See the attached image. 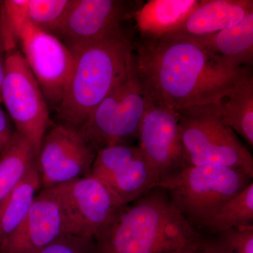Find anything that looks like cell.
<instances>
[{
	"label": "cell",
	"mask_w": 253,
	"mask_h": 253,
	"mask_svg": "<svg viewBox=\"0 0 253 253\" xmlns=\"http://www.w3.org/2000/svg\"><path fill=\"white\" fill-rule=\"evenodd\" d=\"M204 234L156 186L118 210L95 237L91 253H181Z\"/></svg>",
	"instance_id": "2"
},
{
	"label": "cell",
	"mask_w": 253,
	"mask_h": 253,
	"mask_svg": "<svg viewBox=\"0 0 253 253\" xmlns=\"http://www.w3.org/2000/svg\"><path fill=\"white\" fill-rule=\"evenodd\" d=\"M181 253H234L230 245L221 234H204L199 241Z\"/></svg>",
	"instance_id": "25"
},
{
	"label": "cell",
	"mask_w": 253,
	"mask_h": 253,
	"mask_svg": "<svg viewBox=\"0 0 253 253\" xmlns=\"http://www.w3.org/2000/svg\"><path fill=\"white\" fill-rule=\"evenodd\" d=\"M5 66L2 103L16 131L27 138L38 155L49 123L47 103L18 47L5 52Z\"/></svg>",
	"instance_id": "7"
},
{
	"label": "cell",
	"mask_w": 253,
	"mask_h": 253,
	"mask_svg": "<svg viewBox=\"0 0 253 253\" xmlns=\"http://www.w3.org/2000/svg\"><path fill=\"white\" fill-rule=\"evenodd\" d=\"M68 235L92 240L123 206L98 178L87 174L55 186Z\"/></svg>",
	"instance_id": "9"
},
{
	"label": "cell",
	"mask_w": 253,
	"mask_h": 253,
	"mask_svg": "<svg viewBox=\"0 0 253 253\" xmlns=\"http://www.w3.org/2000/svg\"><path fill=\"white\" fill-rule=\"evenodd\" d=\"M14 132L9 118L0 107V154L9 143Z\"/></svg>",
	"instance_id": "27"
},
{
	"label": "cell",
	"mask_w": 253,
	"mask_h": 253,
	"mask_svg": "<svg viewBox=\"0 0 253 253\" xmlns=\"http://www.w3.org/2000/svg\"><path fill=\"white\" fill-rule=\"evenodd\" d=\"M5 53L0 50V105L2 104L1 91H2L3 83L5 76Z\"/></svg>",
	"instance_id": "28"
},
{
	"label": "cell",
	"mask_w": 253,
	"mask_h": 253,
	"mask_svg": "<svg viewBox=\"0 0 253 253\" xmlns=\"http://www.w3.org/2000/svg\"><path fill=\"white\" fill-rule=\"evenodd\" d=\"M186 166L226 168L253 178V157L221 118L217 104L177 111Z\"/></svg>",
	"instance_id": "4"
},
{
	"label": "cell",
	"mask_w": 253,
	"mask_h": 253,
	"mask_svg": "<svg viewBox=\"0 0 253 253\" xmlns=\"http://www.w3.org/2000/svg\"><path fill=\"white\" fill-rule=\"evenodd\" d=\"M201 2V0H150L132 17L141 39H160L172 33Z\"/></svg>",
	"instance_id": "15"
},
{
	"label": "cell",
	"mask_w": 253,
	"mask_h": 253,
	"mask_svg": "<svg viewBox=\"0 0 253 253\" xmlns=\"http://www.w3.org/2000/svg\"><path fill=\"white\" fill-rule=\"evenodd\" d=\"M135 43L123 28L71 51L72 69L57 108L60 124L81 131L91 113L121 81L134 59Z\"/></svg>",
	"instance_id": "3"
},
{
	"label": "cell",
	"mask_w": 253,
	"mask_h": 253,
	"mask_svg": "<svg viewBox=\"0 0 253 253\" xmlns=\"http://www.w3.org/2000/svg\"><path fill=\"white\" fill-rule=\"evenodd\" d=\"M18 44L46 103L58 108L72 69L71 50L59 38L30 21L23 28Z\"/></svg>",
	"instance_id": "11"
},
{
	"label": "cell",
	"mask_w": 253,
	"mask_h": 253,
	"mask_svg": "<svg viewBox=\"0 0 253 253\" xmlns=\"http://www.w3.org/2000/svg\"><path fill=\"white\" fill-rule=\"evenodd\" d=\"M252 181L230 168L185 166L158 186L167 191L174 206L199 230L221 205Z\"/></svg>",
	"instance_id": "5"
},
{
	"label": "cell",
	"mask_w": 253,
	"mask_h": 253,
	"mask_svg": "<svg viewBox=\"0 0 253 253\" xmlns=\"http://www.w3.org/2000/svg\"><path fill=\"white\" fill-rule=\"evenodd\" d=\"M253 226V182L224 203L200 227L216 235L229 229Z\"/></svg>",
	"instance_id": "21"
},
{
	"label": "cell",
	"mask_w": 253,
	"mask_h": 253,
	"mask_svg": "<svg viewBox=\"0 0 253 253\" xmlns=\"http://www.w3.org/2000/svg\"><path fill=\"white\" fill-rule=\"evenodd\" d=\"M41 189L36 163L0 204V248L22 224Z\"/></svg>",
	"instance_id": "19"
},
{
	"label": "cell",
	"mask_w": 253,
	"mask_h": 253,
	"mask_svg": "<svg viewBox=\"0 0 253 253\" xmlns=\"http://www.w3.org/2000/svg\"><path fill=\"white\" fill-rule=\"evenodd\" d=\"M221 118L226 126L253 146V74L245 67L234 87L218 103Z\"/></svg>",
	"instance_id": "17"
},
{
	"label": "cell",
	"mask_w": 253,
	"mask_h": 253,
	"mask_svg": "<svg viewBox=\"0 0 253 253\" xmlns=\"http://www.w3.org/2000/svg\"><path fill=\"white\" fill-rule=\"evenodd\" d=\"M38 154L27 138L14 131L0 154V204L37 163Z\"/></svg>",
	"instance_id": "20"
},
{
	"label": "cell",
	"mask_w": 253,
	"mask_h": 253,
	"mask_svg": "<svg viewBox=\"0 0 253 253\" xmlns=\"http://www.w3.org/2000/svg\"><path fill=\"white\" fill-rule=\"evenodd\" d=\"M143 3L121 0H74L54 36L73 51L122 28Z\"/></svg>",
	"instance_id": "12"
},
{
	"label": "cell",
	"mask_w": 253,
	"mask_h": 253,
	"mask_svg": "<svg viewBox=\"0 0 253 253\" xmlns=\"http://www.w3.org/2000/svg\"><path fill=\"white\" fill-rule=\"evenodd\" d=\"M145 93L139 147L158 186L186 166L185 154L177 112Z\"/></svg>",
	"instance_id": "8"
},
{
	"label": "cell",
	"mask_w": 253,
	"mask_h": 253,
	"mask_svg": "<svg viewBox=\"0 0 253 253\" xmlns=\"http://www.w3.org/2000/svg\"><path fill=\"white\" fill-rule=\"evenodd\" d=\"M63 235L66 221L54 187L37 195L21 226L0 248V253H35Z\"/></svg>",
	"instance_id": "13"
},
{
	"label": "cell",
	"mask_w": 253,
	"mask_h": 253,
	"mask_svg": "<svg viewBox=\"0 0 253 253\" xmlns=\"http://www.w3.org/2000/svg\"><path fill=\"white\" fill-rule=\"evenodd\" d=\"M253 11V0H201L186 19L169 34L191 38L209 36L239 22Z\"/></svg>",
	"instance_id": "14"
},
{
	"label": "cell",
	"mask_w": 253,
	"mask_h": 253,
	"mask_svg": "<svg viewBox=\"0 0 253 253\" xmlns=\"http://www.w3.org/2000/svg\"><path fill=\"white\" fill-rule=\"evenodd\" d=\"M193 38L234 67H252L253 11L218 33Z\"/></svg>",
	"instance_id": "16"
},
{
	"label": "cell",
	"mask_w": 253,
	"mask_h": 253,
	"mask_svg": "<svg viewBox=\"0 0 253 253\" xmlns=\"http://www.w3.org/2000/svg\"><path fill=\"white\" fill-rule=\"evenodd\" d=\"M146 103L134 56L124 77L96 106L81 131L97 151L106 146L126 144L138 137Z\"/></svg>",
	"instance_id": "6"
},
{
	"label": "cell",
	"mask_w": 253,
	"mask_h": 253,
	"mask_svg": "<svg viewBox=\"0 0 253 253\" xmlns=\"http://www.w3.org/2000/svg\"><path fill=\"white\" fill-rule=\"evenodd\" d=\"M98 179L123 206L134 202L157 186L141 150L135 156Z\"/></svg>",
	"instance_id": "18"
},
{
	"label": "cell",
	"mask_w": 253,
	"mask_h": 253,
	"mask_svg": "<svg viewBox=\"0 0 253 253\" xmlns=\"http://www.w3.org/2000/svg\"><path fill=\"white\" fill-rule=\"evenodd\" d=\"M138 73L145 91L174 111L218 104L245 67H234L191 37L169 34L135 43Z\"/></svg>",
	"instance_id": "1"
},
{
	"label": "cell",
	"mask_w": 253,
	"mask_h": 253,
	"mask_svg": "<svg viewBox=\"0 0 253 253\" xmlns=\"http://www.w3.org/2000/svg\"><path fill=\"white\" fill-rule=\"evenodd\" d=\"M29 0H6L0 8V50L18 47L19 37L28 22Z\"/></svg>",
	"instance_id": "22"
},
{
	"label": "cell",
	"mask_w": 253,
	"mask_h": 253,
	"mask_svg": "<svg viewBox=\"0 0 253 253\" xmlns=\"http://www.w3.org/2000/svg\"><path fill=\"white\" fill-rule=\"evenodd\" d=\"M73 2L74 0H29L28 21L54 36Z\"/></svg>",
	"instance_id": "23"
},
{
	"label": "cell",
	"mask_w": 253,
	"mask_h": 253,
	"mask_svg": "<svg viewBox=\"0 0 253 253\" xmlns=\"http://www.w3.org/2000/svg\"><path fill=\"white\" fill-rule=\"evenodd\" d=\"M221 234L234 253H253V226L229 229Z\"/></svg>",
	"instance_id": "26"
},
{
	"label": "cell",
	"mask_w": 253,
	"mask_h": 253,
	"mask_svg": "<svg viewBox=\"0 0 253 253\" xmlns=\"http://www.w3.org/2000/svg\"><path fill=\"white\" fill-rule=\"evenodd\" d=\"M92 240L63 235L35 253H91Z\"/></svg>",
	"instance_id": "24"
},
{
	"label": "cell",
	"mask_w": 253,
	"mask_h": 253,
	"mask_svg": "<svg viewBox=\"0 0 253 253\" xmlns=\"http://www.w3.org/2000/svg\"><path fill=\"white\" fill-rule=\"evenodd\" d=\"M96 149L81 131L59 124L44 134L37 158L41 189L87 175Z\"/></svg>",
	"instance_id": "10"
}]
</instances>
